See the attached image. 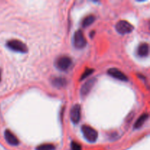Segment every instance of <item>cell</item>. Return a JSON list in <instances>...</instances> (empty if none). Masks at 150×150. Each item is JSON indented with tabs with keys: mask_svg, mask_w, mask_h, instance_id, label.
<instances>
[{
	"mask_svg": "<svg viewBox=\"0 0 150 150\" xmlns=\"http://www.w3.org/2000/svg\"><path fill=\"white\" fill-rule=\"evenodd\" d=\"M81 131L83 133L85 139L90 143H94L96 142L98 137V133L93 127L89 125H83L81 127Z\"/></svg>",
	"mask_w": 150,
	"mask_h": 150,
	"instance_id": "cell-1",
	"label": "cell"
},
{
	"mask_svg": "<svg viewBox=\"0 0 150 150\" xmlns=\"http://www.w3.org/2000/svg\"><path fill=\"white\" fill-rule=\"evenodd\" d=\"M7 48L10 50L20 53H26L28 51V48L26 44L18 40H11L7 42Z\"/></svg>",
	"mask_w": 150,
	"mask_h": 150,
	"instance_id": "cell-2",
	"label": "cell"
},
{
	"mask_svg": "<svg viewBox=\"0 0 150 150\" xmlns=\"http://www.w3.org/2000/svg\"><path fill=\"white\" fill-rule=\"evenodd\" d=\"M115 28L117 32L121 34V35H125V34L130 33L133 30V29H134L133 25L125 20H122L117 22Z\"/></svg>",
	"mask_w": 150,
	"mask_h": 150,
	"instance_id": "cell-3",
	"label": "cell"
},
{
	"mask_svg": "<svg viewBox=\"0 0 150 150\" xmlns=\"http://www.w3.org/2000/svg\"><path fill=\"white\" fill-rule=\"evenodd\" d=\"M73 45L78 49H82L86 45V40L81 30H77L73 37Z\"/></svg>",
	"mask_w": 150,
	"mask_h": 150,
	"instance_id": "cell-4",
	"label": "cell"
},
{
	"mask_svg": "<svg viewBox=\"0 0 150 150\" xmlns=\"http://www.w3.org/2000/svg\"><path fill=\"white\" fill-rule=\"evenodd\" d=\"M72 59L70 57H67V56H62L60 57L56 60V67L60 70H67L70 66L72 65Z\"/></svg>",
	"mask_w": 150,
	"mask_h": 150,
	"instance_id": "cell-5",
	"label": "cell"
},
{
	"mask_svg": "<svg viewBox=\"0 0 150 150\" xmlns=\"http://www.w3.org/2000/svg\"><path fill=\"white\" fill-rule=\"evenodd\" d=\"M96 81V78H92V79H89V80H87L84 83H83L80 91L81 97H86V95L90 92V91L92 90L93 86H95Z\"/></svg>",
	"mask_w": 150,
	"mask_h": 150,
	"instance_id": "cell-6",
	"label": "cell"
},
{
	"mask_svg": "<svg viewBox=\"0 0 150 150\" xmlns=\"http://www.w3.org/2000/svg\"><path fill=\"white\" fill-rule=\"evenodd\" d=\"M81 108L79 104L73 105L70 110V119L74 124H78L81 120Z\"/></svg>",
	"mask_w": 150,
	"mask_h": 150,
	"instance_id": "cell-7",
	"label": "cell"
},
{
	"mask_svg": "<svg viewBox=\"0 0 150 150\" xmlns=\"http://www.w3.org/2000/svg\"><path fill=\"white\" fill-rule=\"evenodd\" d=\"M108 73L111 76L118 80L122 81H128L127 76L123 72L117 68H110L108 70Z\"/></svg>",
	"mask_w": 150,
	"mask_h": 150,
	"instance_id": "cell-8",
	"label": "cell"
},
{
	"mask_svg": "<svg viewBox=\"0 0 150 150\" xmlns=\"http://www.w3.org/2000/svg\"><path fill=\"white\" fill-rule=\"evenodd\" d=\"M4 138L7 143L12 146H17L19 144V140L10 130H6L4 131Z\"/></svg>",
	"mask_w": 150,
	"mask_h": 150,
	"instance_id": "cell-9",
	"label": "cell"
},
{
	"mask_svg": "<svg viewBox=\"0 0 150 150\" xmlns=\"http://www.w3.org/2000/svg\"><path fill=\"white\" fill-rule=\"evenodd\" d=\"M137 54L141 57H147L149 54V45L146 42L139 45V46L138 47Z\"/></svg>",
	"mask_w": 150,
	"mask_h": 150,
	"instance_id": "cell-10",
	"label": "cell"
},
{
	"mask_svg": "<svg viewBox=\"0 0 150 150\" xmlns=\"http://www.w3.org/2000/svg\"><path fill=\"white\" fill-rule=\"evenodd\" d=\"M51 83L55 87L62 88L67 85V80L62 77H55L51 80Z\"/></svg>",
	"mask_w": 150,
	"mask_h": 150,
	"instance_id": "cell-11",
	"label": "cell"
},
{
	"mask_svg": "<svg viewBox=\"0 0 150 150\" xmlns=\"http://www.w3.org/2000/svg\"><path fill=\"white\" fill-rule=\"evenodd\" d=\"M148 117H149V114L147 113H144V114H142V116H140L139 119L136 120V123L134 125V128L135 129H139L145 123V122L148 120Z\"/></svg>",
	"mask_w": 150,
	"mask_h": 150,
	"instance_id": "cell-12",
	"label": "cell"
},
{
	"mask_svg": "<svg viewBox=\"0 0 150 150\" xmlns=\"http://www.w3.org/2000/svg\"><path fill=\"white\" fill-rule=\"evenodd\" d=\"M95 21V16H93V15H90V16H86V17L84 18L83 20L82 21V26H83V27H87V26L92 24Z\"/></svg>",
	"mask_w": 150,
	"mask_h": 150,
	"instance_id": "cell-13",
	"label": "cell"
},
{
	"mask_svg": "<svg viewBox=\"0 0 150 150\" xmlns=\"http://www.w3.org/2000/svg\"><path fill=\"white\" fill-rule=\"evenodd\" d=\"M55 146L51 144H43L37 146L36 150H54Z\"/></svg>",
	"mask_w": 150,
	"mask_h": 150,
	"instance_id": "cell-14",
	"label": "cell"
},
{
	"mask_svg": "<svg viewBox=\"0 0 150 150\" xmlns=\"http://www.w3.org/2000/svg\"><path fill=\"white\" fill-rule=\"evenodd\" d=\"M70 146H71V150H82L81 145L78 143V142H74V141L71 142Z\"/></svg>",
	"mask_w": 150,
	"mask_h": 150,
	"instance_id": "cell-15",
	"label": "cell"
},
{
	"mask_svg": "<svg viewBox=\"0 0 150 150\" xmlns=\"http://www.w3.org/2000/svg\"><path fill=\"white\" fill-rule=\"evenodd\" d=\"M93 70H92V69H86V70L84 71V73L82 74V76H81V77L80 80L82 81V80H83L84 79H86L87 76H89V75L92 74V73H93Z\"/></svg>",
	"mask_w": 150,
	"mask_h": 150,
	"instance_id": "cell-16",
	"label": "cell"
},
{
	"mask_svg": "<svg viewBox=\"0 0 150 150\" xmlns=\"http://www.w3.org/2000/svg\"><path fill=\"white\" fill-rule=\"evenodd\" d=\"M1 70H0V81H1Z\"/></svg>",
	"mask_w": 150,
	"mask_h": 150,
	"instance_id": "cell-17",
	"label": "cell"
}]
</instances>
